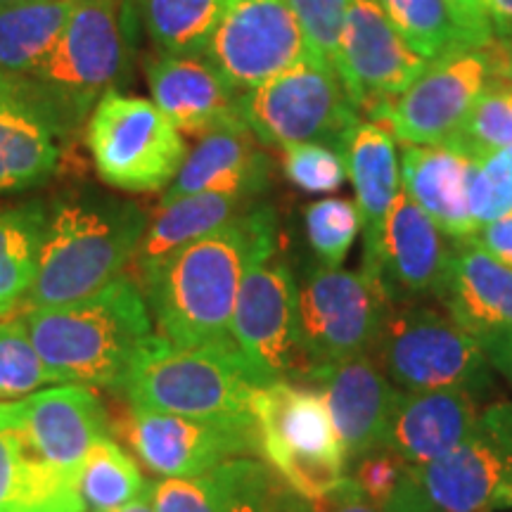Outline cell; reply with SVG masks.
Wrapping results in <instances>:
<instances>
[{"mask_svg":"<svg viewBox=\"0 0 512 512\" xmlns=\"http://www.w3.org/2000/svg\"><path fill=\"white\" fill-rule=\"evenodd\" d=\"M482 413L477 399L460 392H396L382 448L406 465H427L475 437Z\"/></svg>","mask_w":512,"mask_h":512,"instance_id":"cell-24","label":"cell"},{"mask_svg":"<svg viewBox=\"0 0 512 512\" xmlns=\"http://www.w3.org/2000/svg\"><path fill=\"white\" fill-rule=\"evenodd\" d=\"M275 254L271 207L242 211L226 226L190 242L140 283L155 332L176 347H197L230 335L247 271Z\"/></svg>","mask_w":512,"mask_h":512,"instance_id":"cell-1","label":"cell"},{"mask_svg":"<svg viewBox=\"0 0 512 512\" xmlns=\"http://www.w3.org/2000/svg\"><path fill=\"white\" fill-rule=\"evenodd\" d=\"M304 223L306 238H309L320 266L342 268L358 230H361V216H358L356 204L351 200H339V197L313 202L304 211Z\"/></svg>","mask_w":512,"mask_h":512,"instance_id":"cell-37","label":"cell"},{"mask_svg":"<svg viewBox=\"0 0 512 512\" xmlns=\"http://www.w3.org/2000/svg\"><path fill=\"white\" fill-rule=\"evenodd\" d=\"M0 413L31 439L57 467L81 477L88 451L107 434V413L88 384H55L15 401H0Z\"/></svg>","mask_w":512,"mask_h":512,"instance_id":"cell-20","label":"cell"},{"mask_svg":"<svg viewBox=\"0 0 512 512\" xmlns=\"http://www.w3.org/2000/svg\"><path fill=\"white\" fill-rule=\"evenodd\" d=\"M309 382L320 387L347 470L382 448L399 389L387 380L373 358L356 356L332 363L316 370Z\"/></svg>","mask_w":512,"mask_h":512,"instance_id":"cell-21","label":"cell"},{"mask_svg":"<svg viewBox=\"0 0 512 512\" xmlns=\"http://www.w3.org/2000/svg\"><path fill=\"white\" fill-rule=\"evenodd\" d=\"M370 358L401 392H460L484 399L494 366L446 311L422 302L394 304Z\"/></svg>","mask_w":512,"mask_h":512,"instance_id":"cell-6","label":"cell"},{"mask_svg":"<svg viewBox=\"0 0 512 512\" xmlns=\"http://www.w3.org/2000/svg\"><path fill=\"white\" fill-rule=\"evenodd\" d=\"M252 411L268 465L306 501H320L347 477L328 406L316 389L292 382L256 387Z\"/></svg>","mask_w":512,"mask_h":512,"instance_id":"cell-9","label":"cell"},{"mask_svg":"<svg viewBox=\"0 0 512 512\" xmlns=\"http://www.w3.org/2000/svg\"><path fill=\"white\" fill-rule=\"evenodd\" d=\"M271 183V157L261 150L247 124H230L197 136L185 162L159 204L197 195V192H228L256 202Z\"/></svg>","mask_w":512,"mask_h":512,"instance_id":"cell-23","label":"cell"},{"mask_svg":"<svg viewBox=\"0 0 512 512\" xmlns=\"http://www.w3.org/2000/svg\"><path fill=\"white\" fill-rule=\"evenodd\" d=\"M254 389V377L230 335L197 347H176L155 332L119 392L133 408L256 427Z\"/></svg>","mask_w":512,"mask_h":512,"instance_id":"cell-5","label":"cell"},{"mask_svg":"<svg viewBox=\"0 0 512 512\" xmlns=\"http://www.w3.org/2000/svg\"><path fill=\"white\" fill-rule=\"evenodd\" d=\"M347 176L356 192L363 242L380 233L389 209L401 192V169L394 136L375 121L361 119L342 150Z\"/></svg>","mask_w":512,"mask_h":512,"instance_id":"cell-29","label":"cell"},{"mask_svg":"<svg viewBox=\"0 0 512 512\" xmlns=\"http://www.w3.org/2000/svg\"><path fill=\"white\" fill-rule=\"evenodd\" d=\"M427 64L375 0H349L337 38L335 72L363 119L375 121Z\"/></svg>","mask_w":512,"mask_h":512,"instance_id":"cell-14","label":"cell"},{"mask_svg":"<svg viewBox=\"0 0 512 512\" xmlns=\"http://www.w3.org/2000/svg\"><path fill=\"white\" fill-rule=\"evenodd\" d=\"M444 147L470 162L512 147V83L508 76H498L479 93Z\"/></svg>","mask_w":512,"mask_h":512,"instance_id":"cell-35","label":"cell"},{"mask_svg":"<svg viewBox=\"0 0 512 512\" xmlns=\"http://www.w3.org/2000/svg\"><path fill=\"white\" fill-rule=\"evenodd\" d=\"M306 55L290 0H226L204 57L240 93L285 72Z\"/></svg>","mask_w":512,"mask_h":512,"instance_id":"cell-15","label":"cell"},{"mask_svg":"<svg viewBox=\"0 0 512 512\" xmlns=\"http://www.w3.org/2000/svg\"><path fill=\"white\" fill-rule=\"evenodd\" d=\"M503 48H505V74H508V79L512 83V41H501Z\"/></svg>","mask_w":512,"mask_h":512,"instance_id":"cell-48","label":"cell"},{"mask_svg":"<svg viewBox=\"0 0 512 512\" xmlns=\"http://www.w3.org/2000/svg\"><path fill=\"white\" fill-rule=\"evenodd\" d=\"M382 512H441L425 489L418 484V479L408 475L401 479L394 494L382 503Z\"/></svg>","mask_w":512,"mask_h":512,"instance_id":"cell-43","label":"cell"},{"mask_svg":"<svg viewBox=\"0 0 512 512\" xmlns=\"http://www.w3.org/2000/svg\"><path fill=\"white\" fill-rule=\"evenodd\" d=\"M48 202L29 200L0 207V318L15 316L36 280Z\"/></svg>","mask_w":512,"mask_h":512,"instance_id":"cell-31","label":"cell"},{"mask_svg":"<svg viewBox=\"0 0 512 512\" xmlns=\"http://www.w3.org/2000/svg\"><path fill=\"white\" fill-rule=\"evenodd\" d=\"M392 306L363 271L313 268L297 285L299 337L311 375L332 363L373 354Z\"/></svg>","mask_w":512,"mask_h":512,"instance_id":"cell-10","label":"cell"},{"mask_svg":"<svg viewBox=\"0 0 512 512\" xmlns=\"http://www.w3.org/2000/svg\"><path fill=\"white\" fill-rule=\"evenodd\" d=\"M8 3H15V0H0V5H8Z\"/></svg>","mask_w":512,"mask_h":512,"instance_id":"cell-50","label":"cell"},{"mask_svg":"<svg viewBox=\"0 0 512 512\" xmlns=\"http://www.w3.org/2000/svg\"><path fill=\"white\" fill-rule=\"evenodd\" d=\"M240 114L261 145L278 150L320 143L342 152L363 119L335 69L309 53L242 93Z\"/></svg>","mask_w":512,"mask_h":512,"instance_id":"cell-7","label":"cell"},{"mask_svg":"<svg viewBox=\"0 0 512 512\" xmlns=\"http://www.w3.org/2000/svg\"><path fill=\"white\" fill-rule=\"evenodd\" d=\"M470 159L444 145H406L401 152V185L448 240L475 238L467 202Z\"/></svg>","mask_w":512,"mask_h":512,"instance_id":"cell-27","label":"cell"},{"mask_svg":"<svg viewBox=\"0 0 512 512\" xmlns=\"http://www.w3.org/2000/svg\"><path fill=\"white\" fill-rule=\"evenodd\" d=\"M155 512H309L271 465L252 456L230 458L214 470L147 484Z\"/></svg>","mask_w":512,"mask_h":512,"instance_id":"cell-19","label":"cell"},{"mask_svg":"<svg viewBox=\"0 0 512 512\" xmlns=\"http://www.w3.org/2000/svg\"><path fill=\"white\" fill-rule=\"evenodd\" d=\"M252 207L254 202L228 195V192H197V195L159 204L147 221L145 235L138 245L136 259H133V268H136L133 278L140 285L166 256L214 233L216 228L226 226L228 221Z\"/></svg>","mask_w":512,"mask_h":512,"instance_id":"cell-28","label":"cell"},{"mask_svg":"<svg viewBox=\"0 0 512 512\" xmlns=\"http://www.w3.org/2000/svg\"><path fill=\"white\" fill-rule=\"evenodd\" d=\"M437 302L501 373L512 354V268L475 238L453 240Z\"/></svg>","mask_w":512,"mask_h":512,"instance_id":"cell-17","label":"cell"},{"mask_svg":"<svg viewBox=\"0 0 512 512\" xmlns=\"http://www.w3.org/2000/svg\"><path fill=\"white\" fill-rule=\"evenodd\" d=\"M128 60L124 0H79L46 60L15 83L57 136L67 138L86 126L107 93L119 91Z\"/></svg>","mask_w":512,"mask_h":512,"instance_id":"cell-4","label":"cell"},{"mask_svg":"<svg viewBox=\"0 0 512 512\" xmlns=\"http://www.w3.org/2000/svg\"><path fill=\"white\" fill-rule=\"evenodd\" d=\"M467 202L475 235L489 223L512 214V147L470 162Z\"/></svg>","mask_w":512,"mask_h":512,"instance_id":"cell-38","label":"cell"},{"mask_svg":"<svg viewBox=\"0 0 512 512\" xmlns=\"http://www.w3.org/2000/svg\"><path fill=\"white\" fill-rule=\"evenodd\" d=\"M486 15L498 41H512V0H484Z\"/></svg>","mask_w":512,"mask_h":512,"instance_id":"cell-45","label":"cell"},{"mask_svg":"<svg viewBox=\"0 0 512 512\" xmlns=\"http://www.w3.org/2000/svg\"><path fill=\"white\" fill-rule=\"evenodd\" d=\"M290 5L304 31L306 53L335 69L337 38L349 0H290Z\"/></svg>","mask_w":512,"mask_h":512,"instance_id":"cell-40","label":"cell"},{"mask_svg":"<svg viewBox=\"0 0 512 512\" xmlns=\"http://www.w3.org/2000/svg\"><path fill=\"white\" fill-rule=\"evenodd\" d=\"M475 240L486 249V252L494 254L501 264L512 268V214L484 226L475 235Z\"/></svg>","mask_w":512,"mask_h":512,"instance_id":"cell-44","label":"cell"},{"mask_svg":"<svg viewBox=\"0 0 512 512\" xmlns=\"http://www.w3.org/2000/svg\"><path fill=\"white\" fill-rule=\"evenodd\" d=\"M95 174L114 190L164 192L188 155L183 133L152 100L112 91L83 126Z\"/></svg>","mask_w":512,"mask_h":512,"instance_id":"cell-8","label":"cell"},{"mask_svg":"<svg viewBox=\"0 0 512 512\" xmlns=\"http://www.w3.org/2000/svg\"><path fill=\"white\" fill-rule=\"evenodd\" d=\"M451 247L453 240L448 242L401 188L380 233L363 242L361 271L382 287L392 304L437 299Z\"/></svg>","mask_w":512,"mask_h":512,"instance_id":"cell-16","label":"cell"},{"mask_svg":"<svg viewBox=\"0 0 512 512\" xmlns=\"http://www.w3.org/2000/svg\"><path fill=\"white\" fill-rule=\"evenodd\" d=\"M140 5L159 53L204 55L226 0H140Z\"/></svg>","mask_w":512,"mask_h":512,"instance_id":"cell-33","label":"cell"},{"mask_svg":"<svg viewBox=\"0 0 512 512\" xmlns=\"http://www.w3.org/2000/svg\"><path fill=\"white\" fill-rule=\"evenodd\" d=\"M316 512H382V505L375 503L366 491L349 475L328 491L320 501H313Z\"/></svg>","mask_w":512,"mask_h":512,"instance_id":"cell-42","label":"cell"},{"mask_svg":"<svg viewBox=\"0 0 512 512\" xmlns=\"http://www.w3.org/2000/svg\"><path fill=\"white\" fill-rule=\"evenodd\" d=\"M230 339L240 349L256 387L309 380L297 318V280L283 259L261 261L242 280Z\"/></svg>","mask_w":512,"mask_h":512,"instance_id":"cell-12","label":"cell"},{"mask_svg":"<svg viewBox=\"0 0 512 512\" xmlns=\"http://www.w3.org/2000/svg\"><path fill=\"white\" fill-rule=\"evenodd\" d=\"M150 216L136 202L105 190L76 188L48 204L36 280L24 309L91 297L126 273Z\"/></svg>","mask_w":512,"mask_h":512,"instance_id":"cell-2","label":"cell"},{"mask_svg":"<svg viewBox=\"0 0 512 512\" xmlns=\"http://www.w3.org/2000/svg\"><path fill=\"white\" fill-rule=\"evenodd\" d=\"M0 512H88L81 477L57 467L0 413Z\"/></svg>","mask_w":512,"mask_h":512,"instance_id":"cell-25","label":"cell"},{"mask_svg":"<svg viewBox=\"0 0 512 512\" xmlns=\"http://www.w3.org/2000/svg\"><path fill=\"white\" fill-rule=\"evenodd\" d=\"M126 441L147 470L162 479L197 477L230 458L261 453L259 427L221 425L133 406Z\"/></svg>","mask_w":512,"mask_h":512,"instance_id":"cell-18","label":"cell"},{"mask_svg":"<svg viewBox=\"0 0 512 512\" xmlns=\"http://www.w3.org/2000/svg\"><path fill=\"white\" fill-rule=\"evenodd\" d=\"M81 494L88 512H117L147 494L136 460L112 437L95 441L81 467Z\"/></svg>","mask_w":512,"mask_h":512,"instance_id":"cell-34","label":"cell"},{"mask_svg":"<svg viewBox=\"0 0 512 512\" xmlns=\"http://www.w3.org/2000/svg\"><path fill=\"white\" fill-rule=\"evenodd\" d=\"M403 477H406V463H403L396 453L387 451V448H377L370 456L358 460L354 465V477L351 479H354L375 503L382 505L394 494V489L399 486Z\"/></svg>","mask_w":512,"mask_h":512,"instance_id":"cell-41","label":"cell"},{"mask_svg":"<svg viewBox=\"0 0 512 512\" xmlns=\"http://www.w3.org/2000/svg\"><path fill=\"white\" fill-rule=\"evenodd\" d=\"M55 384H64V377L38 354L22 316L0 318V401L24 399Z\"/></svg>","mask_w":512,"mask_h":512,"instance_id":"cell-36","label":"cell"},{"mask_svg":"<svg viewBox=\"0 0 512 512\" xmlns=\"http://www.w3.org/2000/svg\"><path fill=\"white\" fill-rule=\"evenodd\" d=\"M283 169L290 183L304 192H335L347 181L342 152L320 143L285 147Z\"/></svg>","mask_w":512,"mask_h":512,"instance_id":"cell-39","label":"cell"},{"mask_svg":"<svg viewBox=\"0 0 512 512\" xmlns=\"http://www.w3.org/2000/svg\"><path fill=\"white\" fill-rule=\"evenodd\" d=\"M117 512H155V508H152L150 498H147V494H145L143 498H138V501L124 505V508L117 510Z\"/></svg>","mask_w":512,"mask_h":512,"instance_id":"cell-47","label":"cell"},{"mask_svg":"<svg viewBox=\"0 0 512 512\" xmlns=\"http://www.w3.org/2000/svg\"><path fill=\"white\" fill-rule=\"evenodd\" d=\"M150 100L181 133L202 136L214 128L245 124L240 91L204 55L159 53L145 67Z\"/></svg>","mask_w":512,"mask_h":512,"instance_id":"cell-22","label":"cell"},{"mask_svg":"<svg viewBox=\"0 0 512 512\" xmlns=\"http://www.w3.org/2000/svg\"><path fill=\"white\" fill-rule=\"evenodd\" d=\"M60 136L15 81L0 76V195L38 188L60 162Z\"/></svg>","mask_w":512,"mask_h":512,"instance_id":"cell-26","label":"cell"},{"mask_svg":"<svg viewBox=\"0 0 512 512\" xmlns=\"http://www.w3.org/2000/svg\"><path fill=\"white\" fill-rule=\"evenodd\" d=\"M79 0H15L0 5V76L17 81L46 60Z\"/></svg>","mask_w":512,"mask_h":512,"instance_id":"cell-30","label":"cell"},{"mask_svg":"<svg viewBox=\"0 0 512 512\" xmlns=\"http://www.w3.org/2000/svg\"><path fill=\"white\" fill-rule=\"evenodd\" d=\"M441 512L512 508V403L484 408L470 441L427 465H406Z\"/></svg>","mask_w":512,"mask_h":512,"instance_id":"cell-13","label":"cell"},{"mask_svg":"<svg viewBox=\"0 0 512 512\" xmlns=\"http://www.w3.org/2000/svg\"><path fill=\"white\" fill-rule=\"evenodd\" d=\"M399 34L427 62L463 48H479L494 38L465 22L448 0H375Z\"/></svg>","mask_w":512,"mask_h":512,"instance_id":"cell-32","label":"cell"},{"mask_svg":"<svg viewBox=\"0 0 512 512\" xmlns=\"http://www.w3.org/2000/svg\"><path fill=\"white\" fill-rule=\"evenodd\" d=\"M505 74V48L494 38L479 48H463L441 55L399 98L375 117L403 145H444L472 102L491 81Z\"/></svg>","mask_w":512,"mask_h":512,"instance_id":"cell-11","label":"cell"},{"mask_svg":"<svg viewBox=\"0 0 512 512\" xmlns=\"http://www.w3.org/2000/svg\"><path fill=\"white\" fill-rule=\"evenodd\" d=\"M501 373L508 377V380L512 382V354H510V358H508V363H505V368L501 370Z\"/></svg>","mask_w":512,"mask_h":512,"instance_id":"cell-49","label":"cell"},{"mask_svg":"<svg viewBox=\"0 0 512 512\" xmlns=\"http://www.w3.org/2000/svg\"><path fill=\"white\" fill-rule=\"evenodd\" d=\"M460 12V17L465 19L470 27H475L477 31H482L484 36H494V29H491L489 15H486V3L484 0H448Z\"/></svg>","mask_w":512,"mask_h":512,"instance_id":"cell-46","label":"cell"},{"mask_svg":"<svg viewBox=\"0 0 512 512\" xmlns=\"http://www.w3.org/2000/svg\"><path fill=\"white\" fill-rule=\"evenodd\" d=\"M31 342L64 382L119 392L140 349L155 337V320L138 280L119 275L91 297L19 313Z\"/></svg>","mask_w":512,"mask_h":512,"instance_id":"cell-3","label":"cell"}]
</instances>
